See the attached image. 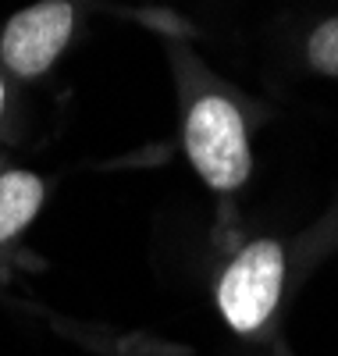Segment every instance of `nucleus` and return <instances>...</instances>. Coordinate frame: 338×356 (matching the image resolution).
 <instances>
[{
    "label": "nucleus",
    "instance_id": "obj_1",
    "mask_svg": "<svg viewBox=\"0 0 338 356\" xmlns=\"http://www.w3.org/2000/svg\"><path fill=\"white\" fill-rule=\"evenodd\" d=\"M164 50L178 82L186 157L214 193L232 196L253 175L250 104L203 61L182 33H171Z\"/></svg>",
    "mask_w": 338,
    "mask_h": 356
},
{
    "label": "nucleus",
    "instance_id": "obj_2",
    "mask_svg": "<svg viewBox=\"0 0 338 356\" xmlns=\"http://www.w3.org/2000/svg\"><path fill=\"white\" fill-rule=\"evenodd\" d=\"M82 0H36L15 11L0 29V68L11 82H40L68 54L79 25Z\"/></svg>",
    "mask_w": 338,
    "mask_h": 356
},
{
    "label": "nucleus",
    "instance_id": "obj_3",
    "mask_svg": "<svg viewBox=\"0 0 338 356\" xmlns=\"http://www.w3.org/2000/svg\"><path fill=\"white\" fill-rule=\"evenodd\" d=\"M285 292V246L278 239H253L218 278V310L225 324L250 339L267 328Z\"/></svg>",
    "mask_w": 338,
    "mask_h": 356
},
{
    "label": "nucleus",
    "instance_id": "obj_4",
    "mask_svg": "<svg viewBox=\"0 0 338 356\" xmlns=\"http://www.w3.org/2000/svg\"><path fill=\"white\" fill-rule=\"evenodd\" d=\"M278 57L306 79L338 82V0H310L271 22Z\"/></svg>",
    "mask_w": 338,
    "mask_h": 356
},
{
    "label": "nucleus",
    "instance_id": "obj_5",
    "mask_svg": "<svg viewBox=\"0 0 338 356\" xmlns=\"http://www.w3.org/2000/svg\"><path fill=\"white\" fill-rule=\"evenodd\" d=\"M150 15H164L178 25H193L207 36L235 40L250 25H271L285 11L310 0H129Z\"/></svg>",
    "mask_w": 338,
    "mask_h": 356
},
{
    "label": "nucleus",
    "instance_id": "obj_6",
    "mask_svg": "<svg viewBox=\"0 0 338 356\" xmlns=\"http://www.w3.org/2000/svg\"><path fill=\"white\" fill-rule=\"evenodd\" d=\"M43 200H47V182L36 171L25 168L0 171V246L18 239L36 221Z\"/></svg>",
    "mask_w": 338,
    "mask_h": 356
},
{
    "label": "nucleus",
    "instance_id": "obj_7",
    "mask_svg": "<svg viewBox=\"0 0 338 356\" xmlns=\"http://www.w3.org/2000/svg\"><path fill=\"white\" fill-rule=\"evenodd\" d=\"M8 114H11V79H8L4 68H0V132H4V125H8Z\"/></svg>",
    "mask_w": 338,
    "mask_h": 356
}]
</instances>
